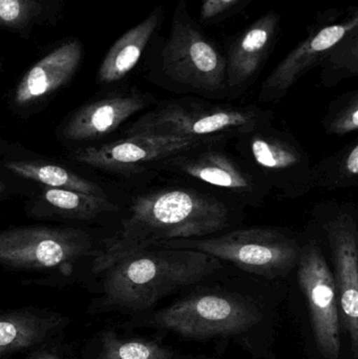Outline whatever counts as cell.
Listing matches in <instances>:
<instances>
[{"label":"cell","instance_id":"cell-1","mask_svg":"<svg viewBox=\"0 0 358 359\" xmlns=\"http://www.w3.org/2000/svg\"><path fill=\"white\" fill-rule=\"evenodd\" d=\"M233 212L226 203L184 187H164L137 196L121 230L106 243L94 262L105 272L119 259L176 238H203L228 227Z\"/></svg>","mask_w":358,"mask_h":359},{"label":"cell","instance_id":"cell-2","mask_svg":"<svg viewBox=\"0 0 358 359\" xmlns=\"http://www.w3.org/2000/svg\"><path fill=\"white\" fill-rule=\"evenodd\" d=\"M221 268L220 259L191 249L151 247L119 259L106 270L107 302L124 309H149L178 289Z\"/></svg>","mask_w":358,"mask_h":359},{"label":"cell","instance_id":"cell-3","mask_svg":"<svg viewBox=\"0 0 358 359\" xmlns=\"http://www.w3.org/2000/svg\"><path fill=\"white\" fill-rule=\"evenodd\" d=\"M273 120V111L254 105L223 107L193 98L159 103L126 130V136L179 137L219 145Z\"/></svg>","mask_w":358,"mask_h":359},{"label":"cell","instance_id":"cell-4","mask_svg":"<svg viewBox=\"0 0 358 359\" xmlns=\"http://www.w3.org/2000/svg\"><path fill=\"white\" fill-rule=\"evenodd\" d=\"M153 247L200 251L249 273L277 278L296 267L302 245L277 228L249 227L216 236L161 241Z\"/></svg>","mask_w":358,"mask_h":359},{"label":"cell","instance_id":"cell-5","mask_svg":"<svg viewBox=\"0 0 358 359\" xmlns=\"http://www.w3.org/2000/svg\"><path fill=\"white\" fill-rule=\"evenodd\" d=\"M226 57L210 41L179 0L162 53L164 76L181 92L216 96L227 90Z\"/></svg>","mask_w":358,"mask_h":359},{"label":"cell","instance_id":"cell-6","mask_svg":"<svg viewBox=\"0 0 358 359\" xmlns=\"http://www.w3.org/2000/svg\"><path fill=\"white\" fill-rule=\"evenodd\" d=\"M240 158L271 190L283 198H298L313 189L312 163L308 153L287 130L273 121L237 137Z\"/></svg>","mask_w":358,"mask_h":359},{"label":"cell","instance_id":"cell-7","mask_svg":"<svg viewBox=\"0 0 358 359\" xmlns=\"http://www.w3.org/2000/svg\"><path fill=\"white\" fill-rule=\"evenodd\" d=\"M262 314L235 295L206 293L179 301L151 318V325L188 339H209L245 332Z\"/></svg>","mask_w":358,"mask_h":359},{"label":"cell","instance_id":"cell-8","mask_svg":"<svg viewBox=\"0 0 358 359\" xmlns=\"http://www.w3.org/2000/svg\"><path fill=\"white\" fill-rule=\"evenodd\" d=\"M206 145L172 156L156 172L193 180L223 190L243 204L260 207L271 194L270 188L244 160Z\"/></svg>","mask_w":358,"mask_h":359},{"label":"cell","instance_id":"cell-9","mask_svg":"<svg viewBox=\"0 0 358 359\" xmlns=\"http://www.w3.org/2000/svg\"><path fill=\"white\" fill-rule=\"evenodd\" d=\"M95 251L86 232L73 228L23 227L0 231V266L48 269L71 264Z\"/></svg>","mask_w":358,"mask_h":359},{"label":"cell","instance_id":"cell-10","mask_svg":"<svg viewBox=\"0 0 358 359\" xmlns=\"http://www.w3.org/2000/svg\"><path fill=\"white\" fill-rule=\"evenodd\" d=\"M298 282L310 310L315 341L322 355L338 359L340 320L333 273L315 240L302 245L298 264Z\"/></svg>","mask_w":358,"mask_h":359},{"label":"cell","instance_id":"cell-11","mask_svg":"<svg viewBox=\"0 0 358 359\" xmlns=\"http://www.w3.org/2000/svg\"><path fill=\"white\" fill-rule=\"evenodd\" d=\"M201 141L157 135H132L100 147H86L74 155L76 161L113 174L132 176L156 170L164 160L183 151L206 147Z\"/></svg>","mask_w":358,"mask_h":359},{"label":"cell","instance_id":"cell-12","mask_svg":"<svg viewBox=\"0 0 358 359\" xmlns=\"http://www.w3.org/2000/svg\"><path fill=\"white\" fill-rule=\"evenodd\" d=\"M324 232L334 266L340 324L358 351V230L357 217L340 210L324 223Z\"/></svg>","mask_w":358,"mask_h":359},{"label":"cell","instance_id":"cell-13","mask_svg":"<svg viewBox=\"0 0 358 359\" xmlns=\"http://www.w3.org/2000/svg\"><path fill=\"white\" fill-rule=\"evenodd\" d=\"M358 27L357 13L340 23L326 25L311 33L298 44L285 59L277 65L261 88L260 102H277L289 92L290 88L317 65H321L326 55Z\"/></svg>","mask_w":358,"mask_h":359},{"label":"cell","instance_id":"cell-14","mask_svg":"<svg viewBox=\"0 0 358 359\" xmlns=\"http://www.w3.org/2000/svg\"><path fill=\"white\" fill-rule=\"evenodd\" d=\"M151 96L139 92L115 95L78 109L65 124L63 135L73 141L100 139L151 105Z\"/></svg>","mask_w":358,"mask_h":359},{"label":"cell","instance_id":"cell-15","mask_svg":"<svg viewBox=\"0 0 358 359\" xmlns=\"http://www.w3.org/2000/svg\"><path fill=\"white\" fill-rule=\"evenodd\" d=\"M280 16L275 12L252 23L231 44L226 58L227 88L247 86L266 60L279 29Z\"/></svg>","mask_w":358,"mask_h":359},{"label":"cell","instance_id":"cell-16","mask_svg":"<svg viewBox=\"0 0 358 359\" xmlns=\"http://www.w3.org/2000/svg\"><path fill=\"white\" fill-rule=\"evenodd\" d=\"M82 48L78 41L67 42L36 63L21 80L14 95L17 107H27L52 94L75 74Z\"/></svg>","mask_w":358,"mask_h":359},{"label":"cell","instance_id":"cell-17","mask_svg":"<svg viewBox=\"0 0 358 359\" xmlns=\"http://www.w3.org/2000/svg\"><path fill=\"white\" fill-rule=\"evenodd\" d=\"M161 19V10L156 8L145 20L124 34L113 44L99 69L101 82L113 83L119 81L136 67Z\"/></svg>","mask_w":358,"mask_h":359},{"label":"cell","instance_id":"cell-18","mask_svg":"<svg viewBox=\"0 0 358 359\" xmlns=\"http://www.w3.org/2000/svg\"><path fill=\"white\" fill-rule=\"evenodd\" d=\"M59 323V318H41L29 312L2 314L0 316V356L37 345Z\"/></svg>","mask_w":358,"mask_h":359},{"label":"cell","instance_id":"cell-19","mask_svg":"<svg viewBox=\"0 0 358 359\" xmlns=\"http://www.w3.org/2000/svg\"><path fill=\"white\" fill-rule=\"evenodd\" d=\"M357 183V139L312 166L313 189H346L355 187Z\"/></svg>","mask_w":358,"mask_h":359},{"label":"cell","instance_id":"cell-20","mask_svg":"<svg viewBox=\"0 0 358 359\" xmlns=\"http://www.w3.org/2000/svg\"><path fill=\"white\" fill-rule=\"evenodd\" d=\"M6 168L21 178L43 184L48 188L74 190L90 196H106L104 190L96 183L82 178L61 166L41 162L11 161L6 162Z\"/></svg>","mask_w":358,"mask_h":359},{"label":"cell","instance_id":"cell-21","mask_svg":"<svg viewBox=\"0 0 358 359\" xmlns=\"http://www.w3.org/2000/svg\"><path fill=\"white\" fill-rule=\"evenodd\" d=\"M44 202L55 212L69 219H90L103 212L118 210L107 196H90L74 190L48 188L42 194Z\"/></svg>","mask_w":358,"mask_h":359},{"label":"cell","instance_id":"cell-22","mask_svg":"<svg viewBox=\"0 0 358 359\" xmlns=\"http://www.w3.org/2000/svg\"><path fill=\"white\" fill-rule=\"evenodd\" d=\"M319 67L322 82L328 88L336 86L347 78L357 76L358 27L331 48Z\"/></svg>","mask_w":358,"mask_h":359},{"label":"cell","instance_id":"cell-23","mask_svg":"<svg viewBox=\"0 0 358 359\" xmlns=\"http://www.w3.org/2000/svg\"><path fill=\"white\" fill-rule=\"evenodd\" d=\"M168 348L144 339H118L113 332L102 337V349L97 359H177Z\"/></svg>","mask_w":358,"mask_h":359},{"label":"cell","instance_id":"cell-24","mask_svg":"<svg viewBox=\"0 0 358 359\" xmlns=\"http://www.w3.org/2000/svg\"><path fill=\"white\" fill-rule=\"evenodd\" d=\"M325 132L331 136H346L358 130V90L343 95L329 105L323 119Z\"/></svg>","mask_w":358,"mask_h":359},{"label":"cell","instance_id":"cell-25","mask_svg":"<svg viewBox=\"0 0 358 359\" xmlns=\"http://www.w3.org/2000/svg\"><path fill=\"white\" fill-rule=\"evenodd\" d=\"M41 10V0H0V25L22 27Z\"/></svg>","mask_w":358,"mask_h":359},{"label":"cell","instance_id":"cell-26","mask_svg":"<svg viewBox=\"0 0 358 359\" xmlns=\"http://www.w3.org/2000/svg\"><path fill=\"white\" fill-rule=\"evenodd\" d=\"M243 0H204L200 16L203 21L216 20L219 17L231 12Z\"/></svg>","mask_w":358,"mask_h":359},{"label":"cell","instance_id":"cell-27","mask_svg":"<svg viewBox=\"0 0 358 359\" xmlns=\"http://www.w3.org/2000/svg\"><path fill=\"white\" fill-rule=\"evenodd\" d=\"M4 184L1 183V182H0V192L4 191Z\"/></svg>","mask_w":358,"mask_h":359},{"label":"cell","instance_id":"cell-28","mask_svg":"<svg viewBox=\"0 0 358 359\" xmlns=\"http://www.w3.org/2000/svg\"><path fill=\"white\" fill-rule=\"evenodd\" d=\"M40 359H57V358H40Z\"/></svg>","mask_w":358,"mask_h":359}]
</instances>
